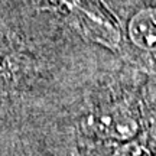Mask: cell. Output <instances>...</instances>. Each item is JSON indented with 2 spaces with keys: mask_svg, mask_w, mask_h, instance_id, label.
<instances>
[{
  "mask_svg": "<svg viewBox=\"0 0 156 156\" xmlns=\"http://www.w3.org/2000/svg\"><path fill=\"white\" fill-rule=\"evenodd\" d=\"M113 156H149V153L139 145H124Z\"/></svg>",
  "mask_w": 156,
  "mask_h": 156,
  "instance_id": "cell-3",
  "label": "cell"
},
{
  "mask_svg": "<svg viewBox=\"0 0 156 156\" xmlns=\"http://www.w3.org/2000/svg\"><path fill=\"white\" fill-rule=\"evenodd\" d=\"M98 130L104 136L119 140H126L136 133L137 124L133 119H130L126 114L110 113L98 119Z\"/></svg>",
  "mask_w": 156,
  "mask_h": 156,
  "instance_id": "cell-2",
  "label": "cell"
},
{
  "mask_svg": "<svg viewBox=\"0 0 156 156\" xmlns=\"http://www.w3.org/2000/svg\"><path fill=\"white\" fill-rule=\"evenodd\" d=\"M130 36L140 48H156V10H145L136 15L130 23Z\"/></svg>",
  "mask_w": 156,
  "mask_h": 156,
  "instance_id": "cell-1",
  "label": "cell"
}]
</instances>
